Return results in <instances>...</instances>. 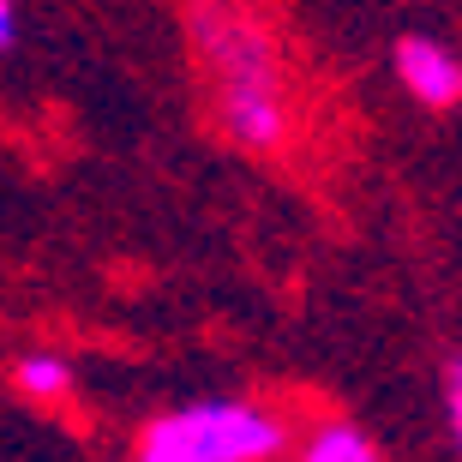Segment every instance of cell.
I'll return each instance as SVG.
<instances>
[{
    "label": "cell",
    "instance_id": "6da1fadb",
    "mask_svg": "<svg viewBox=\"0 0 462 462\" xmlns=\"http://www.w3.org/2000/svg\"><path fill=\"white\" fill-rule=\"evenodd\" d=\"M187 36L199 79L210 90V115L240 151L276 156L294 133L289 79H282V49L264 31V18L240 0H192Z\"/></svg>",
    "mask_w": 462,
    "mask_h": 462
},
{
    "label": "cell",
    "instance_id": "7a4b0ae2",
    "mask_svg": "<svg viewBox=\"0 0 462 462\" xmlns=\"http://www.w3.org/2000/svg\"><path fill=\"white\" fill-rule=\"evenodd\" d=\"M294 420L258 396H205L144 420L133 462H282Z\"/></svg>",
    "mask_w": 462,
    "mask_h": 462
},
{
    "label": "cell",
    "instance_id": "3957f363",
    "mask_svg": "<svg viewBox=\"0 0 462 462\" xmlns=\"http://www.w3.org/2000/svg\"><path fill=\"white\" fill-rule=\"evenodd\" d=\"M396 85L420 108H457L462 103V54L445 49L439 36H402L391 54Z\"/></svg>",
    "mask_w": 462,
    "mask_h": 462
},
{
    "label": "cell",
    "instance_id": "277c9868",
    "mask_svg": "<svg viewBox=\"0 0 462 462\" xmlns=\"http://www.w3.org/2000/svg\"><path fill=\"white\" fill-rule=\"evenodd\" d=\"M289 462H384V457L355 420H319L307 439H294Z\"/></svg>",
    "mask_w": 462,
    "mask_h": 462
},
{
    "label": "cell",
    "instance_id": "5b68a950",
    "mask_svg": "<svg viewBox=\"0 0 462 462\" xmlns=\"http://www.w3.org/2000/svg\"><path fill=\"white\" fill-rule=\"evenodd\" d=\"M13 384H18V396H31V402H67L72 360L60 355V348H31V355L13 360Z\"/></svg>",
    "mask_w": 462,
    "mask_h": 462
},
{
    "label": "cell",
    "instance_id": "8992f818",
    "mask_svg": "<svg viewBox=\"0 0 462 462\" xmlns=\"http://www.w3.org/2000/svg\"><path fill=\"white\" fill-rule=\"evenodd\" d=\"M445 427H450V439H457V450H462V355L445 360Z\"/></svg>",
    "mask_w": 462,
    "mask_h": 462
},
{
    "label": "cell",
    "instance_id": "52a82bcc",
    "mask_svg": "<svg viewBox=\"0 0 462 462\" xmlns=\"http://www.w3.org/2000/svg\"><path fill=\"white\" fill-rule=\"evenodd\" d=\"M18 49V0H0V54Z\"/></svg>",
    "mask_w": 462,
    "mask_h": 462
}]
</instances>
